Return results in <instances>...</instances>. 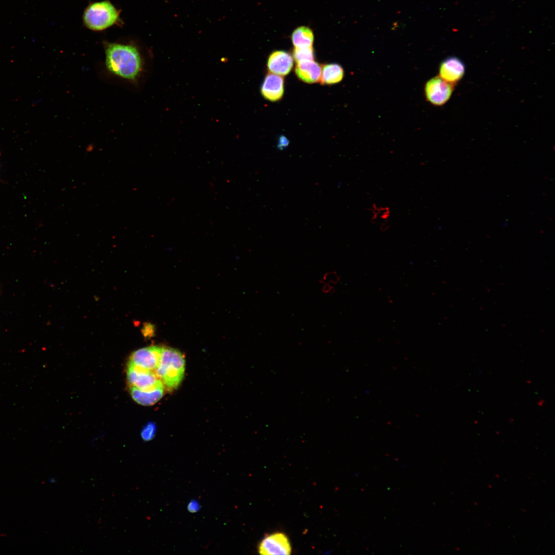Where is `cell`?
I'll return each instance as SVG.
<instances>
[{"label":"cell","mask_w":555,"mask_h":555,"mask_svg":"<svg viewBox=\"0 0 555 555\" xmlns=\"http://www.w3.org/2000/svg\"><path fill=\"white\" fill-rule=\"evenodd\" d=\"M344 70L338 64L331 63L324 65L322 67L320 81L324 85H331L338 83L342 81L344 77Z\"/></svg>","instance_id":"14"},{"label":"cell","mask_w":555,"mask_h":555,"mask_svg":"<svg viewBox=\"0 0 555 555\" xmlns=\"http://www.w3.org/2000/svg\"><path fill=\"white\" fill-rule=\"evenodd\" d=\"M127 379L130 387L149 391L164 387L154 371H149L128 363Z\"/></svg>","instance_id":"4"},{"label":"cell","mask_w":555,"mask_h":555,"mask_svg":"<svg viewBox=\"0 0 555 555\" xmlns=\"http://www.w3.org/2000/svg\"><path fill=\"white\" fill-rule=\"evenodd\" d=\"M261 554H290L291 547L287 536L283 533L275 532L267 535L258 547Z\"/></svg>","instance_id":"7"},{"label":"cell","mask_w":555,"mask_h":555,"mask_svg":"<svg viewBox=\"0 0 555 555\" xmlns=\"http://www.w3.org/2000/svg\"><path fill=\"white\" fill-rule=\"evenodd\" d=\"M107 70L120 78L135 81L142 67L138 49L134 45L109 43L105 46Z\"/></svg>","instance_id":"1"},{"label":"cell","mask_w":555,"mask_h":555,"mask_svg":"<svg viewBox=\"0 0 555 555\" xmlns=\"http://www.w3.org/2000/svg\"><path fill=\"white\" fill-rule=\"evenodd\" d=\"M130 391L132 397L135 401L145 406L155 404L162 397L164 394V387L149 391H142L135 387H130Z\"/></svg>","instance_id":"12"},{"label":"cell","mask_w":555,"mask_h":555,"mask_svg":"<svg viewBox=\"0 0 555 555\" xmlns=\"http://www.w3.org/2000/svg\"><path fill=\"white\" fill-rule=\"evenodd\" d=\"M199 508V506L198 503L195 501L190 502L188 506V509L189 511L191 512H197Z\"/></svg>","instance_id":"17"},{"label":"cell","mask_w":555,"mask_h":555,"mask_svg":"<svg viewBox=\"0 0 555 555\" xmlns=\"http://www.w3.org/2000/svg\"><path fill=\"white\" fill-rule=\"evenodd\" d=\"M293 59L299 62L303 61L313 60L314 51L312 47L294 48L292 51Z\"/></svg>","instance_id":"15"},{"label":"cell","mask_w":555,"mask_h":555,"mask_svg":"<svg viewBox=\"0 0 555 555\" xmlns=\"http://www.w3.org/2000/svg\"><path fill=\"white\" fill-rule=\"evenodd\" d=\"M466 71L464 63L458 58L450 57L440 64L439 77L454 85L464 77Z\"/></svg>","instance_id":"8"},{"label":"cell","mask_w":555,"mask_h":555,"mask_svg":"<svg viewBox=\"0 0 555 555\" xmlns=\"http://www.w3.org/2000/svg\"><path fill=\"white\" fill-rule=\"evenodd\" d=\"M288 142L287 139L285 137L281 138L279 143V147L280 149L284 148L287 146Z\"/></svg>","instance_id":"18"},{"label":"cell","mask_w":555,"mask_h":555,"mask_svg":"<svg viewBox=\"0 0 555 555\" xmlns=\"http://www.w3.org/2000/svg\"><path fill=\"white\" fill-rule=\"evenodd\" d=\"M163 349V347L159 346L139 349L132 353L128 363L155 372L159 365Z\"/></svg>","instance_id":"6"},{"label":"cell","mask_w":555,"mask_h":555,"mask_svg":"<svg viewBox=\"0 0 555 555\" xmlns=\"http://www.w3.org/2000/svg\"><path fill=\"white\" fill-rule=\"evenodd\" d=\"M454 87V85L446 81L439 76H436L426 83L425 95L429 102L435 105L441 106L450 99Z\"/></svg>","instance_id":"5"},{"label":"cell","mask_w":555,"mask_h":555,"mask_svg":"<svg viewBox=\"0 0 555 555\" xmlns=\"http://www.w3.org/2000/svg\"><path fill=\"white\" fill-rule=\"evenodd\" d=\"M321 71V66L313 60L297 62L295 68L297 76L301 81L307 83H314L320 81Z\"/></svg>","instance_id":"11"},{"label":"cell","mask_w":555,"mask_h":555,"mask_svg":"<svg viewBox=\"0 0 555 555\" xmlns=\"http://www.w3.org/2000/svg\"><path fill=\"white\" fill-rule=\"evenodd\" d=\"M83 20L87 28L101 31L119 22L120 12L108 1L95 2L85 10Z\"/></svg>","instance_id":"3"},{"label":"cell","mask_w":555,"mask_h":555,"mask_svg":"<svg viewBox=\"0 0 555 555\" xmlns=\"http://www.w3.org/2000/svg\"><path fill=\"white\" fill-rule=\"evenodd\" d=\"M156 426L153 422H149L142 429L141 432V436L144 441L152 440L156 433Z\"/></svg>","instance_id":"16"},{"label":"cell","mask_w":555,"mask_h":555,"mask_svg":"<svg viewBox=\"0 0 555 555\" xmlns=\"http://www.w3.org/2000/svg\"><path fill=\"white\" fill-rule=\"evenodd\" d=\"M185 361L177 349L163 347L158 366L155 372L163 385L169 391L176 389L184 374Z\"/></svg>","instance_id":"2"},{"label":"cell","mask_w":555,"mask_h":555,"mask_svg":"<svg viewBox=\"0 0 555 555\" xmlns=\"http://www.w3.org/2000/svg\"><path fill=\"white\" fill-rule=\"evenodd\" d=\"M284 79L282 76L272 73L266 75L261 86L263 97L270 101L280 100L284 94Z\"/></svg>","instance_id":"10"},{"label":"cell","mask_w":555,"mask_h":555,"mask_svg":"<svg viewBox=\"0 0 555 555\" xmlns=\"http://www.w3.org/2000/svg\"><path fill=\"white\" fill-rule=\"evenodd\" d=\"M291 41L294 48L312 47L314 34L312 30L307 26L295 28L291 34Z\"/></svg>","instance_id":"13"},{"label":"cell","mask_w":555,"mask_h":555,"mask_svg":"<svg viewBox=\"0 0 555 555\" xmlns=\"http://www.w3.org/2000/svg\"><path fill=\"white\" fill-rule=\"evenodd\" d=\"M293 65L292 56L284 50H276L268 57L267 68L272 73L283 76L288 75Z\"/></svg>","instance_id":"9"}]
</instances>
